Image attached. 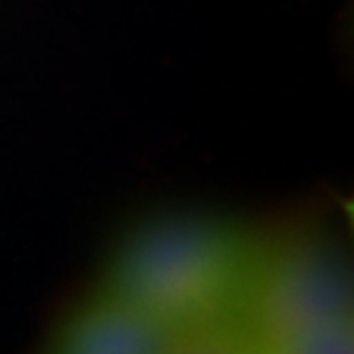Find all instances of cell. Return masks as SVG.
I'll list each match as a JSON object with an SVG mask.
<instances>
[{
  "label": "cell",
  "mask_w": 354,
  "mask_h": 354,
  "mask_svg": "<svg viewBox=\"0 0 354 354\" xmlns=\"http://www.w3.org/2000/svg\"><path fill=\"white\" fill-rule=\"evenodd\" d=\"M251 346V337L236 319H218L180 330L162 354H248Z\"/></svg>",
  "instance_id": "obj_4"
},
{
  "label": "cell",
  "mask_w": 354,
  "mask_h": 354,
  "mask_svg": "<svg viewBox=\"0 0 354 354\" xmlns=\"http://www.w3.org/2000/svg\"><path fill=\"white\" fill-rule=\"evenodd\" d=\"M248 354H272V351H266V348H260V346H251Z\"/></svg>",
  "instance_id": "obj_6"
},
{
  "label": "cell",
  "mask_w": 354,
  "mask_h": 354,
  "mask_svg": "<svg viewBox=\"0 0 354 354\" xmlns=\"http://www.w3.org/2000/svg\"><path fill=\"white\" fill-rule=\"evenodd\" d=\"M351 269L342 248L310 230L260 236L236 322L254 346L272 348L334 319L351 316Z\"/></svg>",
  "instance_id": "obj_2"
},
{
  "label": "cell",
  "mask_w": 354,
  "mask_h": 354,
  "mask_svg": "<svg viewBox=\"0 0 354 354\" xmlns=\"http://www.w3.org/2000/svg\"><path fill=\"white\" fill-rule=\"evenodd\" d=\"M257 248L260 234L225 218H157L115 248L97 292L174 330L234 319Z\"/></svg>",
  "instance_id": "obj_1"
},
{
  "label": "cell",
  "mask_w": 354,
  "mask_h": 354,
  "mask_svg": "<svg viewBox=\"0 0 354 354\" xmlns=\"http://www.w3.org/2000/svg\"><path fill=\"white\" fill-rule=\"evenodd\" d=\"M266 351H272V354H354V319L351 316L334 319V322L310 328L304 334H298Z\"/></svg>",
  "instance_id": "obj_5"
},
{
  "label": "cell",
  "mask_w": 354,
  "mask_h": 354,
  "mask_svg": "<svg viewBox=\"0 0 354 354\" xmlns=\"http://www.w3.org/2000/svg\"><path fill=\"white\" fill-rule=\"evenodd\" d=\"M180 330L95 292L59 325L48 354H162Z\"/></svg>",
  "instance_id": "obj_3"
}]
</instances>
